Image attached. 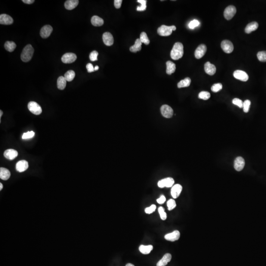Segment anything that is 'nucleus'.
Instances as JSON below:
<instances>
[{
	"label": "nucleus",
	"instance_id": "f3484780",
	"mask_svg": "<svg viewBox=\"0 0 266 266\" xmlns=\"http://www.w3.org/2000/svg\"><path fill=\"white\" fill-rule=\"evenodd\" d=\"M12 18L9 15L2 14L0 15V24L2 25H11L13 23Z\"/></svg>",
	"mask_w": 266,
	"mask_h": 266
},
{
	"label": "nucleus",
	"instance_id": "de8ad7c7",
	"mask_svg": "<svg viewBox=\"0 0 266 266\" xmlns=\"http://www.w3.org/2000/svg\"><path fill=\"white\" fill-rule=\"evenodd\" d=\"M86 69H87V71L88 72H94V68L93 67V66L92 64L88 63L86 65Z\"/></svg>",
	"mask_w": 266,
	"mask_h": 266
},
{
	"label": "nucleus",
	"instance_id": "2eb2a0df",
	"mask_svg": "<svg viewBox=\"0 0 266 266\" xmlns=\"http://www.w3.org/2000/svg\"><path fill=\"white\" fill-rule=\"evenodd\" d=\"M182 190V187L181 185L176 184L173 185L171 189V195L173 198L176 199L178 198Z\"/></svg>",
	"mask_w": 266,
	"mask_h": 266
},
{
	"label": "nucleus",
	"instance_id": "20e7f679",
	"mask_svg": "<svg viewBox=\"0 0 266 266\" xmlns=\"http://www.w3.org/2000/svg\"><path fill=\"white\" fill-rule=\"evenodd\" d=\"M174 179L171 177H167L159 180L158 182V186L159 187H173L174 184Z\"/></svg>",
	"mask_w": 266,
	"mask_h": 266
},
{
	"label": "nucleus",
	"instance_id": "e433bc0d",
	"mask_svg": "<svg viewBox=\"0 0 266 266\" xmlns=\"http://www.w3.org/2000/svg\"><path fill=\"white\" fill-rule=\"evenodd\" d=\"M176 206V202L174 200L170 199L167 202V207L168 210H171L174 209Z\"/></svg>",
	"mask_w": 266,
	"mask_h": 266
},
{
	"label": "nucleus",
	"instance_id": "4468645a",
	"mask_svg": "<svg viewBox=\"0 0 266 266\" xmlns=\"http://www.w3.org/2000/svg\"><path fill=\"white\" fill-rule=\"evenodd\" d=\"M180 232L179 231H174L171 233H168L165 236V239L166 240L171 241H177L180 238Z\"/></svg>",
	"mask_w": 266,
	"mask_h": 266
},
{
	"label": "nucleus",
	"instance_id": "7c9ffc66",
	"mask_svg": "<svg viewBox=\"0 0 266 266\" xmlns=\"http://www.w3.org/2000/svg\"><path fill=\"white\" fill-rule=\"evenodd\" d=\"M16 44L13 41H6L4 44V48L8 51L12 52L16 48Z\"/></svg>",
	"mask_w": 266,
	"mask_h": 266
},
{
	"label": "nucleus",
	"instance_id": "bb28decb",
	"mask_svg": "<svg viewBox=\"0 0 266 266\" xmlns=\"http://www.w3.org/2000/svg\"><path fill=\"white\" fill-rule=\"evenodd\" d=\"M166 66H167L166 72L168 74L171 75L176 71V66L174 63L168 61L166 63Z\"/></svg>",
	"mask_w": 266,
	"mask_h": 266
},
{
	"label": "nucleus",
	"instance_id": "412c9836",
	"mask_svg": "<svg viewBox=\"0 0 266 266\" xmlns=\"http://www.w3.org/2000/svg\"><path fill=\"white\" fill-rule=\"evenodd\" d=\"M171 255L170 253L165 254L162 258L158 261L157 264V266H165L168 262L171 261Z\"/></svg>",
	"mask_w": 266,
	"mask_h": 266
},
{
	"label": "nucleus",
	"instance_id": "393cba45",
	"mask_svg": "<svg viewBox=\"0 0 266 266\" xmlns=\"http://www.w3.org/2000/svg\"><path fill=\"white\" fill-rule=\"evenodd\" d=\"M10 173L8 169L4 168H0V178L2 180H7L10 177Z\"/></svg>",
	"mask_w": 266,
	"mask_h": 266
},
{
	"label": "nucleus",
	"instance_id": "864d4df0",
	"mask_svg": "<svg viewBox=\"0 0 266 266\" xmlns=\"http://www.w3.org/2000/svg\"><path fill=\"white\" fill-rule=\"evenodd\" d=\"M126 266H134V265L132 264H131V263H128V264H127L126 265Z\"/></svg>",
	"mask_w": 266,
	"mask_h": 266
},
{
	"label": "nucleus",
	"instance_id": "6ab92c4d",
	"mask_svg": "<svg viewBox=\"0 0 266 266\" xmlns=\"http://www.w3.org/2000/svg\"><path fill=\"white\" fill-rule=\"evenodd\" d=\"M18 155L17 151L12 149H7L4 151V156L7 159L12 160Z\"/></svg>",
	"mask_w": 266,
	"mask_h": 266
},
{
	"label": "nucleus",
	"instance_id": "4be33fe9",
	"mask_svg": "<svg viewBox=\"0 0 266 266\" xmlns=\"http://www.w3.org/2000/svg\"><path fill=\"white\" fill-rule=\"evenodd\" d=\"M79 3L78 0H68L65 3V7L68 10H72L77 7Z\"/></svg>",
	"mask_w": 266,
	"mask_h": 266
},
{
	"label": "nucleus",
	"instance_id": "49530a36",
	"mask_svg": "<svg viewBox=\"0 0 266 266\" xmlns=\"http://www.w3.org/2000/svg\"><path fill=\"white\" fill-rule=\"evenodd\" d=\"M114 2V4L115 6V8L116 9H119L121 7V4L122 3V0H115Z\"/></svg>",
	"mask_w": 266,
	"mask_h": 266
},
{
	"label": "nucleus",
	"instance_id": "a211bd4d",
	"mask_svg": "<svg viewBox=\"0 0 266 266\" xmlns=\"http://www.w3.org/2000/svg\"><path fill=\"white\" fill-rule=\"evenodd\" d=\"M29 167L28 163L25 160H20L16 164V169L19 173H22L27 170Z\"/></svg>",
	"mask_w": 266,
	"mask_h": 266
},
{
	"label": "nucleus",
	"instance_id": "09e8293b",
	"mask_svg": "<svg viewBox=\"0 0 266 266\" xmlns=\"http://www.w3.org/2000/svg\"><path fill=\"white\" fill-rule=\"evenodd\" d=\"M165 201L166 198L164 195H162L159 199L157 200V202L158 204H164V202H165Z\"/></svg>",
	"mask_w": 266,
	"mask_h": 266
},
{
	"label": "nucleus",
	"instance_id": "473e14b6",
	"mask_svg": "<svg viewBox=\"0 0 266 266\" xmlns=\"http://www.w3.org/2000/svg\"><path fill=\"white\" fill-rule=\"evenodd\" d=\"M140 41L142 43H144L146 45H148L149 44V43H150V40H149L148 38L146 33L142 32L140 34Z\"/></svg>",
	"mask_w": 266,
	"mask_h": 266
},
{
	"label": "nucleus",
	"instance_id": "37998d69",
	"mask_svg": "<svg viewBox=\"0 0 266 266\" xmlns=\"http://www.w3.org/2000/svg\"><path fill=\"white\" fill-rule=\"evenodd\" d=\"M156 209V205H152L150 207H146L145 209V212L147 214H151V213H153L154 211H155Z\"/></svg>",
	"mask_w": 266,
	"mask_h": 266
},
{
	"label": "nucleus",
	"instance_id": "0eeeda50",
	"mask_svg": "<svg viewBox=\"0 0 266 266\" xmlns=\"http://www.w3.org/2000/svg\"><path fill=\"white\" fill-rule=\"evenodd\" d=\"M161 113L163 116L167 118H171L173 114V108L168 105H163L161 108Z\"/></svg>",
	"mask_w": 266,
	"mask_h": 266
},
{
	"label": "nucleus",
	"instance_id": "79ce46f5",
	"mask_svg": "<svg viewBox=\"0 0 266 266\" xmlns=\"http://www.w3.org/2000/svg\"><path fill=\"white\" fill-rule=\"evenodd\" d=\"M232 103L235 105H236L237 106H239V108H243V105H244V102L242 100L238 98H235L232 100Z\"/></svg>",
	"mask_w": 266,
	"mask_h": 266
},
{
	"label": "nucleus",
	"instance_id": "c85d7f7f",
	"mask_svg": "<svg viewBox=\"0 0 266 266\" xmlns=\"http://www.w3.org/2000/svg\"><path fill=\"white\" fill-rule=\"evenodd\" d=\"M66 80L65 79V77H59L57 80V87L60 90H64L66 86Z\"/></svg>",
	"mask_w": 266,
	"mask_h": 266
},
{
	"label": "nucleus",
	"instance_id": "7ed1b4c3",
	"mask_svg": "<svg viewBox=\"0 0 266 266\" xmlns=\"http://www.w3.org/2000/svg\"><path fill=\"white\" fill-rule=\"evenodd\" d=\"M28 109L32 113L35 115H40L42 112L41 106L35 102H30L28 105Z\"/></svg>",
	"mask_w": 266,
	"mask_h": 266
},
{
	"label": "nucleus",
	"instance_id": "58836bf2",
	"mask_svg": "<svg viewBox=\"0 0 266 266\" xmlns=\"http://www.w3.org/2000/svg\"><path fill=\"white\" fill-rule=\"evenodd\" d=\"M158 212L159 213L161 219L163 220H165L167 219V214L165 211L164 208L162 207H160L158 208Z\"/></svg>",
	"mask_w": 266,
	"mask_h": 266
},
{
	"label": "nucleus",
	"instance_id": "b1692460",
	"mask_svg": "<svg viewBox=\"0 0 266 266\" xmlns=\"http://www.w3.org/2000/svg\"><path fill=\"white\" fill-rule=\"evenodd\" d=\"M142 43L140 41V38H137L136 40L134 45L131 46L130 48V51L136 53L137 52L139 51L142 49Z\"/></svg>",
	"mask_w": 266,
	"mask_h": 266
},
{
	"label": "nucleus",
	"instance_id": "f257e3e1",
	"mask_svg": "<svg viewBox=\"0 0 266 266\" xmlns=\"http://www.w3.org/2000/svg\"><path fill=\"white\" fill-rule=\"evenodd\" d=\"M184 54L183 44L181 43H176L171 52V57L174 60H177L182 57Z\"/></svg>",
	"mask_w": 266,
	"mask_h": 266
},
{
	"label": "nucleus",
	"instance_id": "9b49d317",
	"mask_svg": "<svg viewBox=\"0 0 266 266\" xmlns=\"http://www.w3.org/2000/svg\"><path fill=\"white\" fill-rule=\"evenodd\" d=\"M245 166V161L241 157H238L234 161V168L236 171H240L244 168Z\"/></svg>",
	"mask_w": 266,
	"mask_h": 266
},
{
	"label": "nucleus",
	"instance_id": "ea45409f",
	"mask_svg": "<svg viewBox=\"0 0 266 266\" xmlns=\"http://www.w3.org/2000/svg\"><path fill=\"white\" fill-rule=\"evenodd\" d=\"M250 105H251V102H250V100H246L244 102L243 110H244V112L247 113L249 111Z\"/></svg>",
	"mask_w": 266,
	"mask_h": 266
},
{
	"label": "nucleus",
	"instance_id": "f03ea898",
	"mask_svg": "<svg viewBox=\"0 0 266 266\" xmlns=\"http://www.w3.org/2000/svg\"><path fill=\"white\" fill-rule=\"evenodd\" d=\"M34 49L31 44H28L24 48L21 54V59L22 61L28 62L31 60L34 54Z\"/></svg>",
	"mask_w": 266,
	"mask_h": 266
},
{
	"label": "nucleus",
	"instance_id": "dca6fc26",
	"mask_svg": "<svg viewBox=\"0 0 266 266\" xmlns=\"http://www.w3.org/2000/svg\"><path fill=\"white\" fill-rule=\"evenodd\" d=\"M103 40L106 46H111L113 44V37L110 33H105L103 35Z\"/></svg>",
	"mask_w": 266,
	"mask_h": 266
},
{
	"label": "nucleus",
	"instance_id": "5fc2aeb1",
	"mask_svg": "<svg viewBox=\"0 0 266 266\" xmlns=\"http://www.w3.org/2000/svg\"><path fill=\"white\" fill-rule=\"evenodd\" d=\"M3 185L1 183H0V190H1L3 189Z\"/></svg>",
	"mask_w": 266,
	"mask_h": 266
},
{
	"label": "nucleus",
	"instance_id": "423d86ee",
	"mask_svg": "<svg viewBox=\"0 0 266 266\" xmlns=\"http://www.w3.org/2000/svg\"><path fill=\"white\" fill-rule=\"evenodd\" d=\"M171 26H168L166 25H162L157 30L158 34L161 36L167 37L171 35L173 32Z\"/></svg>",
	"mask_w": 266,
	"mask_h": 266
},
{
	"label": "nucleus",
	"instance_id": "6e6552de",
	"mask_svg": "<svg viewBox=\"0 0 266 266\" xmlns=\"http://www.w3.org/2000/svg\"><path fill=\"white\" fill-rule=\"evenodd\" d=\"M221 47L225 53L229 54L233 51V44L231 41L228 40H224L222 41Z\"/></svg>",
	"mask_w": 266,
	"mask_h": 266
},
{
	"label": "nucleus",
	"instance_id": "8fccbe9b",
	"mask_svg": "<svg viewBox=\"0 0 266 266\" xmlns=\"http://www.w3.org/2000/svg\"><path fill=\"white\" fill-rule=\"evenodd\" d=\"M22 1L27 4H31L34 3L35 1L34 0H22Z\"/></svg>",
	"mask_w": 266,
	"mask_h": 266
},
{
	"label": "nucleus",
	"instance_id": "a19ab883",
	"mask_svg": "<svg viewBox=\"0 0 266 266\" xmlns=\"http://www.w3.org/2000/svg\"><path fill=\"white\" fill-rule=\"evenodd\" d=\"M200 24V23L199 21L198 20L194 19L193 20L191 21L189 23V24H188V26H189V28L191 29H194V28H196L197 27L199 26Z\"/></svg>",
	"mask_w": 266,
	"mask_h": 266
},
{
	"label": "nucleus",
	"instance_id": "f704fd0d",
	"mask_svg": "<svg viewBox=\"0 0 266 266\" xmlns=\"http://www.w3.org/2000/svg\"><path fill=\"white\" fill-rule=\"evenodd\" d=\"M257 58L261 62H266V51H259L257 53Z\"/></svg>",
	"mask_w": 266,
	"mask_h": 266
},
{
	"label": "nucleus",
	"instance_id": "5701e85b",
	"mask_svg": "<svg viewBox=\"0 0 266 266\" xmlns=\"http://www.w3.org/2000/svg\"><path fill=\"white\" fill-rule=\"evenodd\" d=\"M258 23L256 22H252L247 25L245 28V32L246 34H250L253 31H255L258 28Z\"/></svg>",
	"mask_w": 266,
	"mask_h": 266
},
{
	"label": "nucleus",
	"instance_id": "a878e982",
	"mask_svg": "<svg viewBox=\"0 0 266 266\" xmlns=\"http://www.w3.org/2000/svg\"><path fill=\"white\" fill-rule=\"evenodd\" d=\"M91 23L93 26L96 27L101 26L103 25L104 21L102 18L100 17L99 16H93L91 18Z\"/></svg>",
	"mask_w": 266,
	"mask_h": 266
},
{
	"label": "nucleus",
	"instance_id": "39448f33",
	"mask_svg": "<svg viewBox=\"0 0 266 266\" xmlns=\"http://www.w3.org/2000/svg\"><path fill=\"white\" fill-rule=\"evenodd\" d=\"M236 8L235 6H229L226 7L224 12V16L227 20H231L236 13Z\"/></svg>",
	"mask_w": 266,
	"mask_h": 266
},
{
	"label": "nucleus",
	"instance_id": "1a4fd4ad",
	"mask_svg": "<svg viewBox=\"0 0 266 266\" xmlns=\"http://www.w3.org/2000/svg\"><path fill=\"white\" fill-rule=\"evenodd\" d=\"M77 55L73 53H66L62 56L61 60L64 63L70 64L74 62L77 59Z\"/></svg>",
	"mask_w": 266,
	"mask_h": 266
},
{
	"label": "nucleus",
	"instance_id": "3c124183",
	"mask_svg": "<svg viewBox=\"0 0 266 266\" xmlns=\"http://www.w3.org/2000/svg\"><path fill=\"white\" fill-rule=\"evenodd\" d=\"M171 29L173 30V31H176V27L175 26H171Z\"/></svg>",
	"mask_w": 266,
	"mask_h": 266
},
{
	"label": "nucleus",
	"instance_id": "72a5a7b5",
	"mask_svg": "<svg viewBox=\"0 0 266 266\" xmlns=\"http://www.w3.org/2000/svg\"><path fill=\"white\" fill-rule=\"evenodd\" d=\"M198 97L199 99H202L204 100H207L210 97V94L208 92L202 91L199 94Z\"/></svg>",
	"mask_w": 266,
	"mask_h": 266
},
{
	"label": "nucleus",
	"instance_id": "c03bdc74",
	"mask_svg": "<svg viewBox=\"0 0 266 266\" xmlns=\"http://www.w3.org/2000/svg\"><path fill=\"white\" fill-rule=\"evenodd\" d=\"M35 136V132L33 131L28 132L27 133H24L22 135V139H30Z\"/></svg>",
	"mask_w": 266,
	"mask_h": 266
},
{
	"label": "nucleus",
	"instance_id": "4c0bfd02",
	"mask_svg": "<svg viewBox=\"0 0 266 266\" xmlns=\"http://www.w3.org/2000/svg\"><path fill=\"white\" fill-rule=\"evenodd\" d=\"M211 89V91L213 92L216 93V92H218L220 91L222 89V85L221 83H216V84H213L212 86Z\"/></svg>",
	"mask_w": 266,
	"mask_h": 266
},
{
	"label": "nucleus",
	"instance_id": "f8f14e48",
	"mask_svg": "<svg viewBox=\"0 0 266 266\" xmlns=\"http://www.w3.org/2000/svg\"><path fill=\"white\" fill-rule=\"evenodd\" d=\"M207 46L205 44H200L195 51V56L197 59H200L205 54L207 51Z\"/></svg>",
	"mask_w": 266,
	"mask_h": 266
},
{
	"label": "nucleus",
	"instance_id": "cd10ccee",
	"mask_svg": "<svg viewBox=\"0 0 266 266\" xmlns=\"http://www.w3.org/2000/svg\"><path fill=\"white\" fill-rule=\"evenodd\" d=\"M153 248L152 245H141L139 247V250L143 254H148L150 253Z\"/></svg>",
	"mask_w": 266,
	"mask_h": 266
},
{
	"label": "nucleus",
	"instance_id": "603ef678",
	"mask_svg": "<svg viewBox=\"0 0 266 266\" xmlns=\"http://www.w3.org/2000/svg\"><path fill=\"white\" fill-rule=\"evenodd\" d=\"M99 66H95V67L94 68L95 71H98V69H99Z\"/></svg>",
	"mask_w": 266,
	"mask_h": 266
},
{
	"label": "nucleus",
	"instance_id": "aec40b11",
	"mask_svg": "<svg viewBox=\"0 0 266 266\" xmlns=\"http://www.w3.org/2000/svg\"><path fill=\"white\" fill-rule=\"evenodd\" d=\"M205 71L207 74L210 75H213L216 72V67L214 65L211 64L210 62H207L204 66Z\"/></svg>",
	"mask_w": 266,
	"mask_h": 266
},
{
	"label": "nucleus",
	"instance_id": "c756f323",
	"mask_svg": "<svg viewBox=\"0 0 266 266\" xmlns=\"http://www.w3.org/2000/svg\"><path fill=\"white\" fill-rule=\"evenodd\" d=\"M191 82V80L190 78L189 77H186L184 80H181V81L178 83L177 87L179 88L188 87L190 85Z\"/></svg>",
	"mask_w": 266,
	"mask_h": 266
},
{
	"label": "nucleus",
	"instance_id": "9d476101",
	"mask_svg": "<svg viewBox=\"0 0 266 266\" xmlns=\"http://www.w3.org/2000/svg\"><path fill=\"white\" fill-rule=\"evenodd\" d=\"M233 75L235 78L241 81H246L249 79V77L247 73L241 70H236L235 71Z\"/></svg>",
	"mask_w": 266,
	"mask_h": 266
},
{
	"label": "nucleus",
	"instance_id": "a18cd8bd",
	"mask_svg": "<svg viewBox=\"0 0 266 266\" xmlns=\"http://www.w3.org/2000/svg\"><path fill=\"white\" fill-rule=\"evenodd\" d=\"M98 52L97 51H93L90 53L89 55V58L91 61H96L98 60Z\"/></svg>",
	"mask_w": 266,
	"mask_h": 266
},
{
	"label": "nucleus",
	"instance_id": "6e6d98bb",
	"mask_svg": "<svg viewBox=\"0 0 266 266\" xmlns=\"http://www.w3.org/2000/svg\"><path fill=\"white\" fill-rule=\"evenodd\" d=\"M3 111H1H1H0V119H1V115H3Z\"/></svg>",
	"mask_w": 266,
	"mask_h": 266
},
{
	"label": "nucleus",
	"instance_id": "2f4dec72",
	"mask_svg": "<svg viewBox=\"0 0 266 266\" xmlns=\"http://www.w3.org/2000/svg\"><path fill=\"white\" fill-rule=\"evenodd\" d=\"M75 75V72L74 71L69 70L65 73L64 77H65V79L66 80V81H72V80H74Z\"/></svg>",
	"mask_w": 266,
	"mask_h": 266
},
{
	"label": "nucleus",
	"instance_id": "c9c22d12",
	"mask_svg": "<svg viewBox=\"0 0 266 266\" xmlns=\"http://www.w3.org/2000/svg\"><path fill=\"white\" fill-rule=\"evenodd\" d=\"M137 2L140 3L141 6L137 7V11H144L146 9V0H137Z\"/></svg>",
	"mask_w": 266,
	"mask_h": 266
},
{
	"label": "nucleus",
	"instance_id": "ddd939ff",
	"mask_svg": "<svg viewBox=\"0 0 266 266\" xmlns=\"http://www.w3.org/2000/svg\"><path fill=\"white\" fill-rule=\"evenodd\" d=\"M52 31L53 28L50 25H45L40 30V35L43 38H47L50 36Z\"/></svg>",
	"mask_w": 266,
	"mask_h": 266
}]
</instances>
